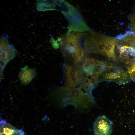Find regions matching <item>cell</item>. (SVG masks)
<instances>
[{
  "label": "cell",
  "instance_id": "obj_11",
  "mask_svg": "<svg viewBox=\"0 0 135 135\" xmlns=\"http://www.w3.org/2000/svg\"><path fill=\"white\" fill-rule=\"evenodd\" d=\"M0 135H20L19 131L11 125L1 122Z\"/></svg>",
  "mask_w": 135,
  "mask_h": 135
},
{
  "label": "cell",
  "instance_id": "obj_13",
  "mask_svg": "<svg viewBox=\"0 0 135 135\" xmlns=\"http://www.w3.org/2000/svg\"><path fill=\"white\" fill-rule=\"evenodd\" d=\"M52 42V45L53 47L55 48H58L59 47V44L56 41H55L53 38H52L51 39Z\"/></svg>",
  "mask_w": 135,
  "mask_h": 135
},
{
  "label": "cell",
  "instance_id": "obj_4",
  "mask_svg": "<svg viewBox=\"0 0 135 135\" xmlns=\"http://www.w3.org/2000/svg\"><path fill=\"white\" fill-rule=\"evenodd\" d=\"M84 61L82 68L86 74L84 79L90 85L94 86L96 85L99 81L102 72L114 64L108 61L89 57L86 58Z\"/></svg>",
  "mask_w": 135,
  "mask_h": 135
},
{
  "label": "cell",
  "instance_id": "obj_12",
  "mask_svg": "<svg viewBox=\"0 0 135 135\" xmlns=\"http://www.w3.org/2000/svg\"><path fill=\"white\" fill-rule=\"evenodd\" d=\"M36 4L38 10L45 11L47 10H57L54 3L48 0H37Z\"/></svg>",
  "mask_w": 135,
  "mask_h": 135
},
{
  "label": "cell",
  "instance_id": "obj_7",
  "mask_svg": "<svg viewBox=\"0 0 135 135\" xmlns=\"http://www.w3.org/2000/svg\"><path fill=\"white\" fill-rule=\"evenodd\" d=\"M17 51L10 44L8 35H2L0 38V61L1 73L8 63L16 55Z\"/></svg>",
  "mask_w": 135,
  "mask_h": 135
},
{
  "label": "cell",
  "instance_id": "obj_5",
  "mask_svg": "<svg viewBox=\"0 0 135 135\" xmlns=\"http://www.w3.org/2000/svg\"><path fill=\"white\" fill-rule=\"evenodd\" d=\"M123 38L116 39L114 55L116 62L127 68L135 62V48Z\"/></svg>",
  "mask_w": 135,
  "mask_h": 135
},
{
  "label": "cell",
  "instance_id": "obj_10",
  "mask_svg": "<svg viewBox=\"0 0 135 135\" xmlns=\"http://www.w3.org/2000/svg\"><path fill=\"white\" fill-rule=\"evenodd\" d=\"M36 75L35 68H29L26 66L22 68L20 71L18 78L21 83L26 85L29 84Z\"/></svg>",
  "mask_w": 135,
  "mask_h": 135
},
{
  "label": "cell",
  "instance_id": "obj_6",
  "mask_svg": "<svg viewBox=\"0 0 135 135\" xmlns=\"http://www.w3.org/2000/svg\"><path fill=\"white\" fill-rule=\"evenodd\" d=\"M63 70L65 76V83L68 87L75 88L81 84L84 76L83 72L78 65H74L65 63Z\"/></svg>",
  "mask_w": 135,
  "mask_h": 135
},
{
  "label": "cell",
  "instance_id": "obj_8",
  "mask_svg": "<svg viewBox=\"0 0 135 135\" xmlns=\"http://www.w3.org/2000/svg\"><path fill=\"white\" fill-rule=\"evenodd\" d=\"M127 72L114 64L104 71L100 75L99 81L108 80L124 83L128 81L129 76Z\"/></svg>",
  "mask_w": 135,
  "mask_h": 135
},
{
  "label": "cell",
  "instance_id": "obj_2",
  "mask_svg": "<svg viewBox=\"0 0 135 135\" xmlns=\"http://www.w3.org/2000/svg\"><path fill=\"white\" fill-rule=\"evenodd\" d=\"M84 33L75 32L67 33L58 39L64 56L73 61L74 64L82 61L85 52L82 47Z\"/></svg>",
  "mask_w": 135,
  "mask_h": 135
},
{
  "label": "cell",
  "instance_id": "obj_9",
  "mask_svg": "<svg viewBox=\"0 0 135 135\" xmlns=\"http://www.w3.org/2000/svg\"><path fill=\"white\" fill-rule=\"evenodd\" d=\"M112 122L104 115L98 116L94 124L95 135H111L112 131Z\"/></svg>",
  "mask_w": 135,
  "mask_h": 135
},
{
  "label": "cell",
  "instance_id": "obj_3",
  "mask_svg": "<svg viewBox=\"0 0 135 135\" xmlns=\"http://www.w3.org/2000/svg\"><path fill=\"white\" fill-rule=\"evenodd\" d=\"M54 3L60 7L62 14L68 21V33L82 32L91 30L76 7L64 0H54Z\"/></svg>",
  "mask_w": 135,
  "mask_h": 135
},
{
  "label": "cell",
  "instance_id": "obj_1",
  "mask_svg": "<svg viewBox=\"0 0 135 135\" xmlns=\"http://www.w3.org/2000/svg\"><path fill=\"white\" fill-rule=\"evenodd\" d=\"M116 38L94 32L84 33L83 44L85 52L99 54L116 62Z\"/></svg>",
  "mask_w": 135,
  "mask_h": 135
}]
</instances>
